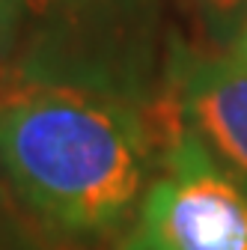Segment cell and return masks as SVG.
I'll return each instance as SVG.
<instances>
[{"instance_id":"6da1fadb","label":"cell","mask_w":247,"mask_h":250,"mask_svg":"<svg viewBox=\"0 0 247 250\" xmlns=\"http://www.w3.org/2000/svg\"><path fill=\"white\" fill-rule=\"evenodd\" d=\"M158 167L143 107L99 89L12 83L0 96V179L54 238L125 232Z\"/></svg>"},{"instance_id":"7a4b0ae2","label":"cell","mask_w":247,"mask_h":250,"mask_svg":"<svg viewBox=\"0 0 247 250\" xmlns=\"http://www.w3.org/2000/svg\"><path fill=\"white\" fill-rule=\"evenodd\" d=\"M170 3L176 0H24L12 83L83 86L152 107L179 42Z\"/></svg>"},{"instance_id":"3957f363","label":"cell","mask_w":247,"mask_h":250,"mask_svg":"<svg viewBox=\"0 0 247 250\" xmlns=\"http://www.w3.org/2000/svg\"><path fill=\"white\" fill-rule=\"evenodd\" d=\"M116 250H247V194L182 131L158 140V167Z\"/></svg>"},{"instance_id":"277c9868","label":"cell","mask_w":247,"mask_h":250,"mask_svg":"<svg viewBox=\"0 0 247 250\" xmlns=\"http://www.w3.org/2000/svg\"><path fill=\"white\" fill-rule=\"evenodd\" d=\"M146 116L155 140L188 134L247 194V62L232 51H200L179 39Z\"/></svg>"},{"instance_id":"5b68a950","label":"cell","mask_w":247,"mask_h":250,"mask_svg":"<svg viewBox=\"0 0 247 250\" xmlns=\"http://www.w3.org/2000/svg\"><path fill=\"white\" fill-rule=\"evenodd\" d=\"M176 6L188 12L214 45H232L247 21V0H176Z\"/></svg>"},{"instance_id":"8992f818","label":"cell","mask_w":247,"mask_h":250,"mask_svg":"<svg viewBox=\"0 0 247 250\" xmlns=\"http://www.w3.org/2000/svg\"><path fill=\"white\" fill-rule=\"evenodd\" d=\"M45 235L48 232L21 208L9 185L0 179V250H48Z\"/></svg>"},{"instance_id":"52a82bcc","label":"cell","mask_w":247,"mask_h":250,"mask_svg":"<svg viewBox=\"0 0 247 250\" xmlns=\"http://www.w3.org/2000/svg\"><path fill=\"white\" fill-rule=\"evenodd\" d=\"M24 0H0V62L12 57Z\"/></svg>"},{"instance_id":"ba28073f","label":"cell","mask_w":247,"mask_h":250,"mask_svg":"<svg viewBox=\"0 0 247 250\" xmlns=\"http://www.w3.org/2000/svg\"><path fill=\"white\" fill-rule=\"evenodd\" d=\"M232 54H235L241 62H247V21L241 24V30H238L235 39H232Z\"/></svg>"}]
</instances>
